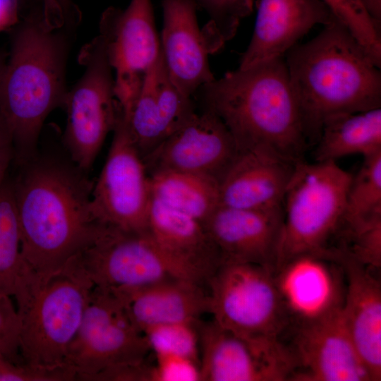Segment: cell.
<instances>
[{
  "instance_id": "6da1fadb",
  "label": "cell",
  "mask_w": 381,
  "mask_h": 381,
  "mask_svg": "<svg viewBox=\"0 0 381 381\" xmlns=\"http://www.w3.org/2000/svg\"><path fill=\"white\" fill-rule=\"evenodd\" d=\"M12 181L21 253L28 270L47 276L90 246L105 225L90 207L93 185L59 162H28Z\"/></svg>"
},
{
  "instance_id": "7a4b0ae2",
  "label": "cell",
  "mask_w": 381,
  "mask_h": 381,
  "mask_svg": "<svg viewBox=\"0 0 381 381\" xmlns=\"http://www.w3.org/2000/svg\"><path fill=\"white\" fill-rule=\"evenodd\" d=\"M8 31L10 49L0 79V121L11 138L13 160L23 165L34 156L47 116L64 107L75 29L51 25L40 5Z\"/></svg>"
},
{
  "instance_id": "3957f363",
  "label": "cell",
  "mask_w": 381,
  "mask_h": 381,
  "mask_svg": "<svg viewBox=\"0 0 381 381\" xmlns=\"http://www.w3.org/2000/svg\"><path fill=\"white\" fill-rule=\"evenodd\" d=\"M196 92L202 109L222 120L239 153L261 150L303 160L308 140L284 56L228 72Z\"/></svg>"
},
{
  "instance_id": "277c9868",
  "label": "cell",
  "mask_w": 381,
  "mask_h": 381,
  "mask_svg": "<svg viewBox=\"0 0 381 381\" xmlns=\"http://www.w3.org/2000/svg\"><path fill=\"white\" fill-rule=\"evenodd\" d=\"M285 62L308 142L332 117L381 107L380 68L337 20L291 47Z\"/></svg>"
},
{
  "instance_id": "5b68a950",
  "label": "cell",
  "mask_w": 381,
  "mask_h": 381,
  "mask_svg": "<svg viewBox=\"0 0 381 381\" xmlns=\"http://www.w3.org/2000/svg\"><path fill=\"white\" fill-rule=\"evenodd\" d=\"M93 286L78 255L49 275L26 273L13 296L23 362L50 368L65 365Z\"/></svg>"
},
{
  "instance_id": "8992f818",
  "label": "cell",
  "mask_w": 381,
  "mask_h": 381,
  "mask_svg": "<svg viewBox=\"0 0 381 381\" xmlns=\"http://www.w3.org/2000/svg\"><path fill=\"white\" fill-rule=\"evenodd\" d=\"M352 177L334 161L296 164L282 203L275 270L301 254L332 252L328 243L343 223Z\"/></svg>"
},
{
  "instance_id": "52a82bcc",
  "label": "cell",
  "mask_w": 381,
  "mask_h": 381,
  "mask_svg": "<svg viewBox=\"0 0 381 381\" xmlns=\"http://www.w3.org/2000/svg\"><path fill=\"white\" fill-rule=\"evenodd\" d=\"M210 313L222 327L247 339H280L289 327L273 272L222 262L207 281Z\"/></svg>"
},
{
  "instance_id": "ba28073f",
  "label": "cell",
  "mask_w": 381,
  "mask_h": 381,
  "mask_svg": "<svg viewBox=\"0 0 381 381\" xmlns=\"http://www.w3.org/2000/svg\"><path fill=\"white\" fill-rule=\"evenodd\" d=\"M151 351L145 335L131 321L117 295L94 286L64 365L80 381L145 361Z\"/></svg>"
},
{
  "instance_id": "9c48e42d",
  "label": "cell",
  "mask_w": 381,
  "mask_h": 381,
  "mask_svg": "<svg viewBox=\"0 0 381 381\" xmlns=\"http://www.w3.org/2000/svg\"><path fill=\"white\" fill-rule=\"evenodd\" d=\"M78 59L85 71L67 92L64 141L77 168L87 171L114 130L119 105L112 68L99 35L84 45Z\"/></svg>"
},
{
  "instance_id": "30bf717a",
  "label": "cell",
  "mask_w": 381,
  "mask_h": 381,
  "mask_svg": "<svg viewBox=\"0 0 381 381\" xmlns=\"http://www.w3.org/2000/svg\"><path fill=\"white\" fill-rule=\"evenodd\" d=\"M78 258L94 286L110 289L140 287L171 278L202 284L164 250L148 230L126 231L105 226Z\"/></svg>"
},
{
  "instance_id": "8fae6325",
  "label": "cell",
  "mask_w": 381,
  "mask_h": 381,
  "mask_svg": "<svg viewBox=\"0 0 381 381\" xmlns=\"http://www.w3.org/2000/svg\"><path fill=\"white\" fill-rule=\"evenodd\" d=\"M107 158L93 185L90 207L100 224L126 231L148 230L149 175L119 107Z\"/></svg>"
},
{
  "instance_id": "7c38bea8",
  "label": "cell",
  "mask_w": 381,
  "mask_h": 381,
  "mask_svg": "<svg viewBox=\"0 0 381 381\" xmlns=\"http://www.w3.org/2000/svg\"><path fill=\"white\" fill-rule=\"evenodd\" d=\"M99 35L115 71L114 95L128 120L146 75L161 52L151 0H131L125 8L102 13Z\"/></svg>"
},
{
  "instance_id": "4fadbf2b",
  "label": "cell",
  "mask_w": 381,
  "mask_h": 381,
  "mask_svg": "<svg viewBox=\"0 0 381 381\" xmlns=\"http://www.w3.org/2000/svg\"><path fill=\"white\" fill-rule=\"evenodd\" d=\"M198 332L200 381L291 380L294 358L280 339H247L214 320Z\"/></svg>"
},
{
  "instance_id": "5bb4252c",
  "label": "cell",
  "mask_w": 381,
  "mask_h": 381,
  "mask_svg": "<svg viewBox=\"0 0 381 381\" xmlns=\"http://www.w3.org/2000/svg\"><path fill=\"white\" fill-rule=\"evenodd\" d=\"M273 275L289 326L310 324L342 308L346 281L335 252L294 256Z\"/></svg>"
},
{
  "instance_id": "9a60e30c",
  "label": "cell",
  "mask_w": 381,
  "mask_h": 381,
  "mask_svg": "<svg viewBox=\"0 0 381 381\" xmlns=\"http://www.w3.org/2000/svg\"><path fill=\"white\" fill-rule=\"evenodd\" d=\"M239 152L230 132L214 113L193 114L144 157L148 175L178 170L222 180Z\"/></svg>"
},
{
  "instance_id": "2e32d148",
  "label": "cell",
  "mask_w": 381,
  "mask_h": 381,
  "mask_svg": "<svg viewBox=\"0 0 381 381\" xmlns=\"http://www.w3.org/2000/svg\"><path fill=\"white\" fill-rule=\"evenodd\" d=\"M289 346L295 368L291 380L373 381L344 322L341 310L295 328Z\"/></svg>"
},
{
  "instance_id": "e0dca14e",
  "label": "cell",
  "mask_w": 381,
  "mask_h": 381,
  "mask_svg": "<svg viewBox=\"0 0 381 381\" xmlns=\"http://www.w3.org/2000/svg\"><path fill=\"white\" fill-rule=\"evenodd\" d=\"M283 217V206L248 210L220 205L203 224L222 262L258 264L274 272Z\"/></svg>"
},
{
  "instance_id": "ac0fdd59",
  "label": "cell",
  "mask_w": 381,
  "mask_h": 381,
  "mask_svg": "<svg viewBox=\"0 0 381 381\" xmlns=\"http://www.w3.org/2000/svg\"><path fill=\"white\" fill-rule=\"evenodd\" d=\"M335 20L321 0H260L252 38L238 68L283 57L315 25Z\"/></svg>"
},
{
  "instance_id": "d6986e66",
  "label": "cell",
  "mask_w": 381,
  "mask_h": 381,
  "mask_svg": "<svg viewBox=\"0 0 381 381\" xmlns=\"http://www.w3.org/2000/svg\"><path fill=\"white\" fill-rule=\"evenodd\" d=\"M194 111L191 97L181 93L173 83L161 49L127 121L142 158L179 128Z\"/></svg>"
},
{
  "instance_id": "ffe728a7",
  "label": "cell",
  "mask_w": 381,
  "mask_h": 381,
  "mask_svg": "<svg viewBox=\"0 0 381 381\" xmlns=\"http://www.w3.org/2000/svg\"><path fill=\"white\" fill-rule=\"evenodd\" d=\"M197 6L195 0H162V54L173 83L190 97L200 87L215 79L198 24Z\"/></svg>"
},
{
  "instance_id": "44dd1931",
  "label": "cell",
  "mask_w": 381,
  "mask_h": 381,
  "mask_svg": "<svg viewBox=\"0 0 381 381\" xmlns=\"http://www.w3.org/2000/svg\"><path fill=\"white\" fill-rule=\"evenodd\" d=\"M346 289L341 313L373 381L381 379V285L373 269L339 250Z\"/></svg>"
},
{
  "instance_id": "7402d4cb",
  "label": "cell",
  "mask_w": 381,
  "mask_h": 381,
  "mask_svg": "<svg viewBox=\"0 0 381 381\" xmlns=\"http://www.w3.org/2000/svg\"><path fill=\"white\" fill-rule=\"evenodd\" d=\"M197 282L171 278L150 285L111 289L121 300L134 326L141 333L160 325L198 323L210 313L208 291Z\"/></svg>"
},
{
  "instance_id": "603a6c76",
  "label": "cell",
  "mask_w": 381,
  "mask_h": 381,
  "mask_svg": "<svg viewBox=\"0 0 381 381\" xmlns=\"http://www.w3.org/2000/svg\"><path fill=\"white\" fill-rule=\"evenodd\" d=\"M296 164L265 151L239 153L219 182L220 205L248 210L282 206Z\"/></svg>"
},
{
  "instance_id": "cb8c5ba5",
  "label": "cell",
  "mask_w": 381,
  "mask_h": 381,
  "mask_svg": "<svg viewBox=\"0 0 381 381\" xmlns=\"http://www.w3.org/2000/svg\"><path fill=\"white\" fill-rule=\"evenodd\" d=\"M148 231L164 250L202 284L207 283L222 262L202 222L153 197L149 207Z\"/></svg>"
},
{
  "instance_id": "d4e9b609",
  "label": "cell",
  "mask_w": 381,
  "mask_h": 381,
  "mask_svg": "<svg viewBox=\"0 0 381 381\" xmlns=\"http://www.w3.org/2000/svg\"><path fill=\"white\" fill-rule=\"evenodd\" d=\"M316 143L315 162L381 152V107L329 119Z\"/></svg>"
},
{
  "instance_id": "484cf974",
  "label": "cell",
  "mask_w": 381,
  "mask_h": 381,
  "mask_svg": "<svg viewBox=\"0 0 381 381\" xmlns=\"http://www.w3.org/2000/svg\"><path fill=\"white\" fill-rule=\"evenodd\" d=\"M151 196L204 224L220 205L219 182L194 172L162 170L149 174Z\"/></svg>"
},
{
  "instance_id": "4316f807",
  "label": "cell",
  "mask_w": 381,
  "mask_h": 381,
  "mask_svg": "<svg viewBox=\"0 0 381 381\" xmlns=\"http://www.w3.org/2000/svg\"><path fill=\"white\" fill-rule=\"evenodd\" d=\"M26 272L12 181L0 188V296L13 298Z\"/></svg>"
},
{
  "instance_id": "83f0119b",
  "label": "cell",
  "mask_w": 381,
  "mask_h": 381,
  "mask_svg": "<svg viewBox=\"0 0 381 381\" xmlns=\"http://www.w3.org/2000/svg\"><path fill=\"white\" fill-rule=\"evenodd\" d=\"M363 158L346 195L343 223L347 229L381 215V152Z\"/></svg>"
},
{
  "instance_id": "f1b7e54d",
  "label": "cell",
  "mask_w": 381,
  "mask_h": 381,
  "mask_svg": "<svg viewBox=\"0 0 381 381\" xmlns=\"http://www.w3.org/2000/svg\"><path fill=\"white\" fill-rule=\"evenodd\" d=\"M210 20L202 30L210 54L218 51L236 33L241 20L253 11V0H195Z\"/></svg>"
},
{
  "instance_id": "f546056e",
  "label": "cell",
  "mask_w": 381,
  "mask_h": 381,
  "mask_svg": "<svg viewBox=\"0 0 381 381\" xmlns=\"http://www.w3.org/2000/svg\"><path fill=\"white\" fill-rule=\"evenodd\" d=\"M381 66L380 28L373 20L362 0H321Z\"/></svg>"
},
{
  "instance_id": "4dcf8cb0",
  "label": "cell",
  "mask_w": 381,
  "mask_h": 381,
  "mask_svg": "<svg viewBox=\"0 0 381 381\" xmlns=\"http://www.w3.org/2000/svg\"><path fill=\"white\" fill-rule=\"evenodd\" d=\"M199 323H169L143 332L155 356H177L200 361Z\"/></svg>"
},
{
  "instance_id": "1f68e13d",
  "label": "cell",
  "mask_w": 381,
  "mask_h": 381,
  "mask_svg": "<svg viewBox=\"0 0 381 381\" xmlns=\"http://www.w3.org/2000/svg\"><path fill=\"white\" fill-rule=\"evenodd\" d=\"M351 241L345 250L358 262L373 270L381 265V215H377L348 229Z\"/></svg>"
},
{
  "instance_id": "d6a6232c",
  "label": "cell",
  "mask_w": 381,
  "mask_h": 381,
  "mask_svg": "<svg viewBox=\"0 0 381 381\" xmlns=\"http://www.w3.org/2000/svg\"><path fill=\"white\" fill-rule=\"evenodd\" d=\"M75 373L66 365L42 368L14 361L0 352V381H75Z\"/></svg>"
},
{
  "instance_id": "836d02e7",
  "label": "cell",
  "mask_w": 381,
  "mask_h": 381,
  "mask_svg": "<svg viewBox=\"0 0 381 381\" xmlns=\"http://www.w3.org/2000/svg\"><path fill=\"white\" fill-rule=\"evenodd\" d=\"M11 298L0 296V352L14 361L23 362L19 351V318Z\"/></svg>"
},
{
  "instance_id": "e575fe53",
  "label": "cell",
  "mask_w": 381,
  "mask_h": 381,
  "mask_svg": "<svg viewBox=\"0 0 381 381\" xmlns=\"http://www.w3.org/2000/svg\"><path fill=\"white\" fill-rule=\"evenodd\" d=\"M152 381H200V363L177 356H156Z\"/></svg>"
},
{
  "instance_id": "d590c367",
  "label": "cell",
  "mask_w": 381,
  "mask_h": 381,
  "mask_svg": "<svg viewBox=\"0 0 381 381\" xmlns=\"http://www.w3.org/2000/svg\"><path fill=\"white\" fill-rule=\"evenodd\" d=\"M44 16L52 26H66L76 28L80 22L81 13L73 0H44Z\"/></svg>"
},
{
  "instance_id": "8d00e7d4",
  "label": "cell",
  "mask_w": 381,
  "mask_h": 381,
  "mask_svg": "<svg viewBox=\"0 0 381 381\" xmlns=\"http://www.w3.org/2000/svg\"><path fill=\"white\" fill-rule=\"evenodd\" d=\"M13 161V150L11 138L0 121V188L6 179L11 162Z\"/></svg>"
},
{
  "instance_id": "74e56055",
  "label": "cell",
  "mask_w": 381,
  "mask_h": 381,
  "mask_svg": "<svg viewBox=\"0 0 381 381\" xmlns=\"http://www.w3.org/2000/svg\"><path fill=\"white\" fill-rule=\"evenodd\" d=\"M22 0H0V32L8 31L19 20V3Z\"/></svg>"
},
{
  "instance_id": "f35d334b",
  "label": "cell",
  "mask_w": 381,
  "mask_h": 381,
  "mask_svg": "<svg viewBox=\"0 0 381 381\" xmlns=\"http://www.w3.org/2000/svg\"><path fill=\"white\" fill-rule=\"evenodd\" d=\"M362 1L373 20L381 28V0H362Z\"/></svg>"
},
{
  "instance_id": "ab89813d",
  "label": "cell",
  "mask_w": 381,
  "mask_h": 381,
  "mask_svg": "<svg viewBox=\"0 0 381 381\" xmlns=\"http://www.w3.org/2000/svg\"><path fill=\"white\" fill-rule=\"evenodd\" d=\"M8 58V54L3 50L0 49V79L4 73L6 61Z\"/></svg>"
},
{
  "instance_id": "60d3db41",
  "label": "cell",
  "mask_w": 381,
  "mask_h": 381,
  "mask_svg": "<svg viewBox=\"0 0 381 381\" xmlns=\"http://www.w3.org/2000/svg\"><path fill=\"white\" fill-rule=\"evenodd\" d=\"M22 1H25V0H22ZM26 1V0H25Z\"/></svg>"
}]
</instances>
